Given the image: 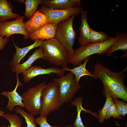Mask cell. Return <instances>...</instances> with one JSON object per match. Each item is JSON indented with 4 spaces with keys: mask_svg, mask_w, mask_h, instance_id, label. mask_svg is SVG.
I'll return each instance as SVG.
<instances>
[{
    "mask_svg": "<svg viewBox=\"0 0 127 127\" xmlns=\"http://www.w3.org/2000/svg\"><path fill=\"white\" fill-rule=\"evenodd\" d=\"M40 4L54 10H62L80 6V0H43Z\"/></svg>",
    "mask_w": 127,
    "mask_h": 127,
    "instance_id": "14",
    "label": "cell"
},
{
    "mask_svg": "<svg viewBox=\"0 0 127 127\" xmlns=\"http://www.w3.org/2000/svg\"><path fill=\"white\" fill-rule=\"evenodd\" d=\"M125 127H127V123L126 122L125 124Z\"/></svg>",
    "mask_w": 127,
    "mask_h": 127,
    "instance_id": "33",
    "label": "cell"
},
{
    "mask_svg": "<svg viewBox=\"0 0 127 127\" xmlns=\"http://www.w3.org/2000/svg\"><path fill=\"white\" fill-rule=\"evenodd\" d=\"M9 40V38L5 36V38L0 36V50H3Z\"/></svg>",
    "mask_w": 127,
    "mask_h": 127,
    "instance_id": "30",
    "label": "cell"
},
{
    "mask_svg": "<svg viewBox=\"0 0 127 127\" xmlns=\"http://www.w3.org/2000/svg\"><path fill=\"white\" fill-rule=\"evenodd\" d=\"M116 39L106 52V56L111 57L114 52L119 50L126 52L127 50V33L126 32H121L117 33Z\"/></svg>",
    "mask_w": 127,
    "mask_h": 127,
    "instance_id": "18",
    "label": "cell"
},
{
    "mask_svg": "<svg viewBox=\"0 0 127 127\" xmlns=\"http://www.w3.org/2000/svg\"><path fill=\"white\" fill-rule=\"evenodd\" d=\"M38 10L47 16L49 23L57 24L74 14H78L83 10V8L78 6L65 10H54L43 5Z\"/></svg>",
    "mask_w": 127,
    "mask_h": 127,
    "instance_id": "8",
    "label": "cell"
},
{
    "mask_svg": "<svg viewBox=\"0 0 127 127\" xmlns=\"http://www.w3.org/2000/svg\"><path fill=\"white\" fill-rule=\"evenodd\" d=\"M89 57L86 58L82 64H81L78 66L72 69H70L67 67L62 68L65 71H68L71 72L74 75V80L77 83H79L80 78L84 75H87L94 78L97 79L96 76L93 73L87 70L86 67V64L89 61Z\"/></svg>",
    "mask_w": 127,
    "mask_h": 127,
    "instance_id": "19",
    "label": "cell"
},
{
    "mask_svg": "<svg viewBox=\"0 0 127 127\" xmlns=\"http://www.w3.org/2000/svg\"><path fill=\"white\" fill-rule=\"evenodd\" d=\"M57 24L47 23L44 24L29 36L32 40H49L55 37Z\"/></svg>",
    "mask_w": 127,
    "mask_h": 127,
    "instance_id": "11",
    "label": "cell"
},
{
    "mask_svg": "<svg viewBox=\"0 0 127 127\" xmlns=\"http://www.w3.org/2000/svg\"><path fill=\"white\" fill-rule=\"evenodd\" d=\"M14 111L16 112V114H19L24 118L27 124V127H37L35 122L34 115L27 112L19 106L16 107Z\"/></svg>",
    "mask_w": 127,
    "mask_h": 127,
    "instance_id": "22",
    "label": "cell"
},
{
    "mask_svg": "<svg viewBox=\"0 0 127 127\" xmlns=\"http://www.w3.org/2000/svg\"><path fill=\"white\" fill-rule=\"evenodd\" d=\"M2 117L7 120L10 124V125L5 126V127H21L22 124V119L16 114H12L6 113L4 114Z\"/></svg>",
    "mask_w": 127,
    "mask_h": 127,
    "instance_id": "25",
    "label": "cell"
},
{
    "mask_svg": "<svg viewBox=\"0 0 127 127\" xmlns=\"http://www.w3.org/2000/svg\"><path fill=\"white\" fill-rule=\"evenodd\" d=\"M12 41L16 49V52L13 55L10 63V66L12 68L20 64V60L31 50L35 47L41 46L44 40L39 39L36 40L34 43L31 45L22 48L15 44L13 40Z\"/></svg>",
    "mask_w": 127,
    "mask_h": 127,
    "instance_id": "16",
    "label": "cell"
},
{
    "mask_svg": "<svg viewBox=\"0 0 127 127\" xmlns=\"http://www.w3.org/2000/svg\"><path fill=\"white\" fill-rule=\"evenodd\" d=\"M80 13L81 23L79 29V36L78 41L82 46L90 42L89 37L91 28L87 22V12L83 10Z\"/></svg>",
    "mask_w": 127,
    "mask_h": 127,
    "instance_id": "17",
    "label": "cell"
},
{
    "mask_svg": "<svg viewBox=\"0 0 127 127\" xmlns=\"http://www.w3.org/2000/svg\"><path fill=\"white\" fill-rule=\"evenodd\" d=\"M16 1L18 2H20L22 3H25L24 0H16Z\"/></svg>",
    "mask_w": 127,
    "mask_h": 127,
    "instance_id": "32",
    "label": "cell"
},
{
    "mask_svg": "<svg viewBox=\"0 0 127 127\" xmlns=\"http://www.w3.org/2000/svg\"><path fill=\"white\" fill-rule=\"evenodd\" d=\"M116 37L109 36L103 42L98 43L90 42L85 44L69 54V62L71 64L79 65L82 61L91 55L102 54L106 53L115 42Z\"/></svg>",
    "mask_w": 127,
    "mask_h": 127,
    "instance_id": "2",
    "label": "cell"
},
{
    "mask_svg": "<svg viewBox=\"0 0 127 127\" xmlns=\"http://www.w3.org/2000/svg\"><path fill=\"white\" fill-rule=\"evenodd\" d=\"M121 119L122 116L118 113L115 103H113L110 106L107 112L105 119H109L111 117Z\"/></svg>",
    "mask_w": 127,
    "mask_h": 127,
    "instance_id": "29",
    "label": "cell"
},
{
    "mask_svg": "<svg viewBox=\"0 0 127 127\" xmlns=\"http://www.w3.org/2000/svg\"><path fill=\"white\" fill-rule=\"evenodd\" d=\"M52 81L59 85V93L61 106L64 103L71 101L81 86L74 80V75L70 72L59 78H54Z\"/></svg>",
    "mask_w": 127,
    "mask_h": 127,
    "instance_id": "7",
    "label": "cell"
},
{
    "mask_svg": "<svg viewBox=\"0 0 127 127\" xmlns=\"http://www.w3.org/2000/svg\"><path fill=\"white\" fill-rule=\"evenodd\" d=\"M12 6L10 3L6 0H0V22L20 16L19 14L14 13L12 11Z\"/></svg>",
    "mask_w": 127,
    "mask_h": 127,
    "instance_id": "21",
    "label": "cell"
},
{
    "mask_svg": "<svg viewBox=\"0 0 127 127\" xmlns=\"http://www.w3.org/2000/svg\"><path fill=\"white\" fill-rule=\"evenodd\" d=\"M75 16L74 14L58 23L55 34V38L68 54L74 50L73 46L76 38V33L73 28V22Z\"/></svg>",
    "mask_w": 127,
    "mask_h": 127,
    "instance_id": "6",
    "label": "cell"
},
{
    "mask_svg": "<svg viewBox=\"0 0 127 127\" xmlns=\"http://www.w3.org/2000/svg\"><path fill=\"white\" fill-rule=\"evenodd\" d=\"M47 23H49V20L47 16L37 10L29 19L24 23V25L29 35Z\"/></svg>",
    "mask_w": 127,
    "mask_h": 127,
    "instance_id": "12",
    "label": "cell"
},
{
    "mask_svg": "<svg viewBox=\"0 0 127 127\" xmlns=\"http://www.w3.org/2000/svg\"><path fill=\"white\" fill-rule=\"evenodd\" d=\"M47 84L40 83L34 87L29 88L21 95L25 108L30 114H40L42 107V91Z\"/></svg>",
    "mask_w": 127,
    "mask_h": 127,
    "instance_id": "5",
    "label": "cell"
},
{
    "mask_svg": "<svg viewBox=\"0 0 127 127\" xmlns=\"http://www.w3.org/2000/svg\"><path fill=\"white\" fill-rule=\"evenodd\" d=\"M83 98L81 96L77 97L73 100L71 101V105L76 106L77 108V114L76 119L74 122L73 125L75 127H85L82 121L80 114L81 111H84L85 112L91 113L96 119H98V115L96 113H93L91 111L84 109L82 105Z\"/></svg>",
    "mask_w": 127,
    "mask_h": 127,
    "instance_id": "20",
    "label": "cell"
},
{
    "mask_svg": "<svg viewBox=\"0 0 127 127\" xmlns=\"http://www.w3.org/2000/svg\"><path fill=\"white\" fill-rule=\"evenodd\" d=\"M43 0H26L25 16L27 19L30 18L37 10L39 5Z\"/></svg>",
    "mask_w": 127,
    "mask_h": 127,
    "instance_id": "23",
    "label": "cell"
},
{
    "mask_svg": "<svg viewBox=\"0 0 127 127\" xmlns=\"http://www.w3.org/2000/svg\"><path fill=\"white\" fill-rule=\"evenodd\" d=\"M59 88V84L55 82L47 84L42 91V107L40 115L47 117L49 113L60 108L61 105Z\"/></svg>",
    "mask_w": 127,
    "mask_h": 127,
    "instance_id": "4",
    "label": "cell"
},
{
    "mask_svg": "<svg viewBox=\"0 0 127 127\" xmlns=\"http://www.w3.org/2000/svg\"><path fill=\"white\" fill-rule=\"evenodd\" d=\"M106 97V101L103 107L98 111V120L100 123H102L104 122L108 109L114 103L113 98L110 97Z\"/></svg>",
    "mask_w": 127,
    "mask_h": 127,
    "instance_id": "26",
    "label": "cell"
},
{
    "mask_svg": "<svg viewBox=\"0 0 127 127\" xmlns=\"http://www.w3.org/2000/svg\"><path fill=\"white\" fill-rule=\"evenodd\" d=\"M0 127H5V126H2Z\"/></svg>",
    "mask_w": 127,
    "mask_h": 127,
    "instance_id": "34",
    "label": "cell"
},
{
    "mask_svg": "<svg viewBox=\"0 0 127 127\" xmlns=\"http://www.w3.org/2000/svg\"><path fill=\"white\" fill-rule=\"evenodd\" d=\"M16 76L17 83L15 89L12 91H3L0 93L1 95L7 97L8 99L6 108L8 110L10 111H13L14 107L16 106L24 108L21 96L16 91L18 87L22 86L23 84L19 80L18 76Z\"/></svg>",
    "mask_w": 127,
    "mask_h": 127,
    "instance_id": "13",
    "label": "cell"
},
{
    "mask_svg": "<svg viewBox=\"0 0 127 127\" xmlns=\"http://www.w3.org/2000/svg\"><path fill=\"white\" fill-rule=\"evenodd\" d=\"M5 112H6L2 111L0 110V116L2 117L3 114Z\"/></svg>",
    "mask_w": 127,
    "mask_h": 127,
    "instance_id": "31",
    "label": "cell"
},
{
    "mask_svg": "<svg viewBox=\"0 0 127 127\" xmlns=\"http://www.w3.org/2000/svg\"><path fill=\"white\" fill-rule=\"evenodd\" d=\"M119 114L124 117L127 113V104L123 100L113 99Z\"/></svg>",
    "mask_w": 127,
    "mask_h": 127,
    "instance_id": "27",
    "label": "cell"
},
{
    "mask_svg": "<svg viewBox=\"0 0 127 127\" xmlns=\"http://www.w3.org/2000/svg\"><path fill=\"white\" fill-rule=\"evenodd\" d=\"M65 72V71L62 68H60L57 67L44 68L39 66H35L23 71L21 73L22 75L24 81L26 83H28L32 79L38 75H50L53 73L60 77L64 75Z\"/></svg>",
    "mask_w": 127,
    "mask_h": 127,
    "instance_id": "10",
    "label": "cell"
},
{
    "mask_svg": "<svg viewBox=\"0 0 127 127\" xmlns=\"http://www.w3.org/2000/svg\"><path fill=\"white\" fill-rule=\"evenodd\" d=\"M25 16H20L14 20L0 22V36L9 38L11 35L19 34L24 35L25 39L28 38L29 34L26 31L24 25Z\"/></svg>",
    "mask_w": 127,
    "mask_h": 127,
    "instance_id": "9",
    "label": "cell"
},
{
    "mask_svg": "<svg viewBox=\"0 0 127 127\" xmlns=\"http://www.w3.org/2000/svg\"><path fill=\"white\" fill-rule=\"evenodd\" d=\"M106 33L102 32H98L90 29L89 37L90 42L98 43L105 41L109 37Z\"/></svg>",
    "mask_w": 127,
    "mask_h": 127,
    "instance_id": "24",
    "label": "cell"
},
{
    "mask_svg": "<svg viewBox=\"0 0 127 127\" xmlns=\"http://www.w3.org/2000/svg\"><path fill=\"white\" fill-rule=\"evenodd\" d=\"M35 121L36 124L39 125L40 127H73V125L62 127L58 126H52L48 122L47 117L40 115L39 116L35 119Z\"/></svg>",
    "mask_w": 127,
    "mask_h": 127,
    "instance_id": "28",
    "label": "cell"
},
{
    "mask_svg": "<svg viewBox=\"0 0 127 127\" xmlns=\"http://www.w3.org/2000/svg\"><path fill=\"white\" fill-rule=\"evenodd\" d=\"M127 67L121 72H113L107 67L97 62L93 73L102 81L103 86V93L105 97L121 99L127 101V88L124 80Z\"/></svg>",
    "mask_w": 127,
    "mask_h": 127,
    "instance_id": "1",
    "label": "cell"
},
{
    "mask_svg": "<svg viewBox=\"0 0 127 127\" xmlns=\"http://www.w3.org/2000/svg\"><path fill=\"white\" fill-rule=\"evenodd\" d=\"M41 46L45 60L57 66L67 67L69 63V54L57 39L44 40Z\"/></svg>",
    "mask_w": 127,
    "mask_h": 127,
    "instance_id": "3",
    "label": "cell"
},
{
    "mask_svg": "<svg viewBox=\"0 0 127 127\" xmlns=\"http://www.w3.org/2000/svg\"><path fill=\"white\" fill-rule=\"evenodd\" d=\"M43 59L45 60L43 51L41 46L38 49H36L28 59L23 63L17 64L12 68V72L16 74V76L23 71L27 70L32 66V64L36 60L39 59Z\"/></svg>",
    "mask_w": 127,
    "mask_h": 127,
    "instance_id": "15",
    "label": "cell"
}]
</instances>
